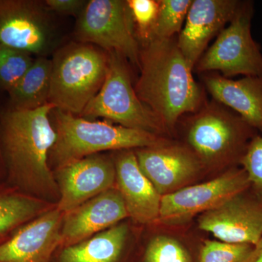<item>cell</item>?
I'll return each mask as SVG.
<instances>
[{
	"label": "cell",
	"instance_id": "5",
	"mask_svg": "<svg viewBox=\"0 0 262 262\" xmlns=\"http://www.w3.org/2000/svg\"><path fill=\"white\" fill-rule=\"evenodd\" d=\"M108 53L79 43L57 51L52 60L48 103L56 110L81 115L105 80Z\"/></svg>",
	"mask_w": 262,
	"mask_h": 262
},
{
	"label": "cell",
	"instance_id": "29",
	"mask_svg": "<svg viewBox=\"0 0 262 262\" xmlns=\"http://www.w3.org/2000/svg\"><path fill=\"white\" fill-rule=\"evenodd\" d=\"M244 262H262V237L257 244L253 246L252 251Z\"/></svg>",
	"mask_w": 262,
	"mask_h": 262
},
{
	"label": "cell",
	"instance_id": "15",
	"mask_svg": "<svg viewBox=\"0 0 262 262\" xmlns=\"http://www.w3.org/2000/svg\"><path fill=\"white\" fill-rule=\"evenodd\" d=\"M237 0H192L177 45L194 70L208 42L225 28L238 9Z\"/></svg>",
	"mask_w": 262,
	"mask_h": 262
},
{
	"label": "cell",
	"instance_id": "11",
	"mask_svg": "<svg viewBox=\"0 0 262 262\" xmlns=\"http://www.w3.org/2000/svg\"><path fill=\"white\" fill-rule=\"evenodd\" d=\"M59 199L56 208L63 214L113 188L116 182L115 163L94 155L57 169Z\"/></svg>",
	"mask_w": 262,
	"mask_h": 262
},
{
	"label": "cell",
	"instance_id": "24",
	"mask_svg": "<svg viewBox=\"0 0 262 262\" xmlns=\"http://www.w3.org/2000/svg\"><path fill=\"white\" fill-rule=\"evenodd\" d=\"M253 248L250 244L207 241L201 248L199 262H244Z\"/></svg>",
	"mask_w": 262,
	"mask_h": 262
},
{
	"label": "cell",
	"instance_id": "12",
	"mask_svg": "<svg viewBox=\"0 0 262 262\" xmlns=\"http://www.w3.org/2000/svg\"><path fill=\"white\" fill-rule=\"evenodd\" d=\"M43 9L34 1L0 0V44L31 55L46 53L52 31Z\"/></svg>",
	"mask_w": 262,
	"mask_h": 262
},
{
	"label": "cell",
	"instance_id": "20",
	"mask_svg": "<svg viewBox=\"0 0 262 262\" xmlns=\"http://www.w3.org/2000/svg\"><path fill=\"white\" fill-rule=\"evenodd\" d=\"M48 209L40 199L18 189H0V244L22 226Z\"/></svg>",
	"mask_w": 262,
	"mask_h": 262
},
{
	"label": "cell",
	"instance_id": "22",
	"mask_svg": "<svg viewBox=\"0 0 262 262\" xmlns=\"http://www.w3.org/2000/svg\"><path fill=\"white\" fill-rule=\"evenodd\" d=\"M192 3V0H159L151 39H172L179 34Z\"/></svg>",
	"mask_w": 262,
	"mask_h": 262
},
{
	"label": "cell",
	"instance_id": "18",
	"mask_svg": "<svg viewBox=\"0 0 262 262\" xmlns=\"http://www.w3.org/2000/svg\"><path fill=\"white\" fill-rule=\"evenodd\" d=\"M202 80L212 98L230 108L262 133V78L244 77L234 80L217 73L202 74Z\"/></svg>",
	"mask_w": 262,
	"mask_h": 262
},
{
	"label": "cell",
	"instance_id": "6",
	"mask_svg": "<svg viewBox=\"0 0 262 262\" xmlns=\"http://www.w3.org/2000/svg\"><path fill=\"white\" fill-rule=\"evenodd\" d=\"M107 53L104 82L98 94L84 108L81 117L90 120L102 117L121 126L157 135L166 131L158 117L136 95L127 60L116 53Z\"/></svg>",
	"mask_w": 262,
	"mask_h": 262
},
{
	"label": "cell",
	"instance_id": "23",
	"mask_svg": "<svg viewBox=\"0 0 262 262\" xmlns=\"http://www.w3.org/2000/svg\"><path fill=\"white\" fill-rule=\"evenodd\" d=\"M34 61L30 53L0 44V84L9 92Z\"/></svg>",
	"mask_w": 262,
	"mask_h": 262
},
{
	"label": "cell",
	"instance_id": "3",
	"mask_svg": "<svg viewBox=\"0 0 262 262\" xmlns=\"http://www.w3.org/2000/svg\"><path fill=\"white\" fill-rule=\"evenodd\" d=\"M56 140L48 163L57 169L107 150H131L168 142L157 134L93 121L54 108ZM50 165V164H49Z\"/></svg>",
	"mask_w": 262,
	"mask_h": 262
},
{
	"label": "cell",
	"instance_id": "7",
	"mask_svg": "<svg viewBox=\"0 0 262 262\" xmlns=\"http://www.w3.org/2000/svg\"><path fill=\"white\" fill-rule=\"evenodd\" d=\"M252 2L241 1L227 27L196 62L200 74L217 71L227 78L237 75L262 78V54L251 34Z\"/></svg>",
	"mask_w": 262,
	"mask_h": 262
},
{
	"label": "cell",
	"instance_id": "2",
	"mask_svg": "<svg viewBox=\"0 0 262 262\" xmlns=\"http://www.w3.org/2000/svg\"><path fill=\"white\" fill-rule=\"evenodd\" d=\"M46 103L32 110H12L3 121L2 146L10 178L20 192L40 199H59L48 158L56 140Z\"/></svg>",
	"mask_w": 262,
	"mask_h": 262
},
{
	"label": "cell",
	"instance_id": "9",
	"mask_svg": "<svg viewBox=\"0 0 262 262\" xmlns=\"http://www.w3.org/2000/svg\"><path fill=\"white\" fill-rule=\"evenodd\" d=\"M250 188L244 168H232L213 180L162 196L159 221L175 225L213 209Z\"/></svg>",
	"mask_w": 262,
	"mask_h": 262
},
{
	"label": "cell",
	"instance_id": "26",
	"mask_svg": "<svg viewBox=\"0 0 262 262\" xmlns=\"http://www.w3.org/2000/svg\"><path fill=\"white\" fill-rule=\"evenodd\" d=\"M134 24H136L137 34L144 42L151 37L159 8V0H127Z\"/></svg>",
	"mask_w": 262,
	"mask_h": 262
},
{
	"label": "cell",
	"instance_id": "1",
	"mask_svg": "<svg viewBox=\"0 0 262 262\" xmlns=\"http://www.w3.org/2000/svg\"><path fill=\"white\" fill-rule=\"evenodd\" d=\"M140 50L141 75L134 90L166 130H172L187 114L196 113L206 101L193 77V68L177 39L151 38Z\"/></svg>",
	"mask_w": 262,
	"mask_h": 262
},
{
	"label": "cell",
	"instance_id": "19",
	"mask_svg": "<svg viewBox=\"0 0 262 262\" xmlns=\"http://www.w3.org/2000/svg\"><path fill=\"white\" fill-rule=\"evenodd\" d=\"M125 224L113 226L78 244L63 248L60 262H117L126 241Z\"/></svg>",
	"mask_w": 262,
	"mask_h": 262
},
{
	"label": "cell",
	"instance_id": "27",
	"mask_svg": "<svg viewBox=\"0 0 262 262\" xmlns=\"http://www.w3.org/2000/svg\"><path fill=\"white\" fill-rule=\"evenodd\" d=\"M241 165L247 174L250 187L262 198V136L256 135L250 141Z\"/></svg>",
	"mask_w": 262,
	"mask_h": 262
},
{
	"label": "cell",
	"instance_id": "8",
	"mask_svg": "<svg viewBox=\"0 0 262 262\" xmlns=\"http://www.w3.org/2000/svg\"><path fill=\"white\" fill-rule=\"evenodd\" d=\"M134 24L127 1L90 0L80 14L76 36L82 43L116 53L139 67L140 48Z\"/></svg>",
	"mask_w": 262,
	"mask_h": 262
},
{
	"label": "cell",
	"instance_id": "17",
	"mask_svg": "<svg viewBox=\"0 0 262 262\" xmlns=\"http://www.w3.org/2000/svg\"><path fill=\"white\" fill-rule=\"evenodd\" d=\"M115 165L117 189L128 216L143 225L159 220L162 196L141 170L135 152L123 150L117 157Z\"/></svg>",
	"mask_w": 262,
	"mask_h": 262
},
{
	"label": "cell",
	"instance_id": "10",
	"mask_svg": "<svg viewBox=\"0 0 262 262\" xmlns=\"http://www.w3.org/2000/svg\"><path fill=\"white\" fill-rule=\"evenodd\" d=\"M250 188L202 213L199 228L223 242L257 244L262 237V198L252 189L248 192Z\"/></svg>",
	"mask_w": 262,
	"mask_h": 262
},
{
	"label": "cell",
	"instance_id": "25",
	"mask_svg": "<svg viewBox=\"0 0 262 262\" xmlns=\"http://www.w3.org/2000/svg\"><path fill=\"white\" fill-rule=\"evenodd\" d=\"M144 262H190V257L180 243L162 235L150 241L144 255Z\"/></svg>",
	"mask_w": 262,
	"mask_h": 262
},
{
	"label": "cell",
	"instance_id": "13",
	"mask_svg": "<svg viewBox=\"0 0 262 262\" xmlns=\"http://www.w3.org/2000/svg\"><path fill=\"white\" fill-rule=\"evenodd\" d=\"M135 154L141 170L161 196L187 187L203 165L187 146L168 142L138 149Z\"/></svg>",
	"mask_w": 262,
	"mask_h": 262
},
{
	"label": "cell",
	"instance_id": "16",
	"mask_svg": "<svg viewBox=\"0 0 262 262\" xmlns=\"http://www.w3.org/2000/svg\"><path fill=\"white\" fill-rule=\"evenodd\" d=\"M128 216L118 189L112 188L63 215L61 244L68 247L103 232Z\"/></svg>",
	"mask_w": 262,
	"mask_h": 262
},
{
	"label": "cell",
	"instance_id": "14",
	"mask_svg": "<svg viewBox=\"0 0 262 262\" xmlns=\"http://www.w3.org/2000/svg\"><path fill=\"white\" fill-rule=\"evenodd\" d=\"M63 214L49 208L0 244V262H50L61 244Z\"/></svg>",
	"mask_w": 262,
	"mask_h": 262
},
{
	"label": "cell",
	"instance_id": "28",
	"mask_svg": "<svg viewBox=\"0 0 262 262\" xmlns=\"http://www.w3.org/2000/svg\"><path fill=\"white\" fill-rule=\"evenodd\" d=\"M87 2L82 0H47L45 5L52 11L63 15H80Z\"/></svg>",
	"mask_w": 262,
	"mask_h": 262
},
{
	"label": "cell",
	"instance_id": "4",
	"mask_svg": "<svg viewBox=\"0 0 262 262\" xmlns=\"http://www.w3.org/2000/svg\"><path fill=\"white\" fill-rule=\"evenodd\" d=\"M190 115L186 130L187 148L202 165L241 164L257 130L213 99Z\"/></svg>",
	"mask_w": 262,
	"mask_h": 262
},
{
	"label": "cell",
	"instance_id": "21",
	"mask_svg": "<svg viewBox=\"0 0 262 262\" xmlns=\"http://www.w3.org/2000/svg\"><path fill=\"white\" fill-rule=\"evenodd\" d=\"M52 61L39 57L18 84L9 91L13 110H32L48 103L51 89Z\"/></svg>",
	"mask_w": 262,
	"mask_h": 262
}]
</instances>
